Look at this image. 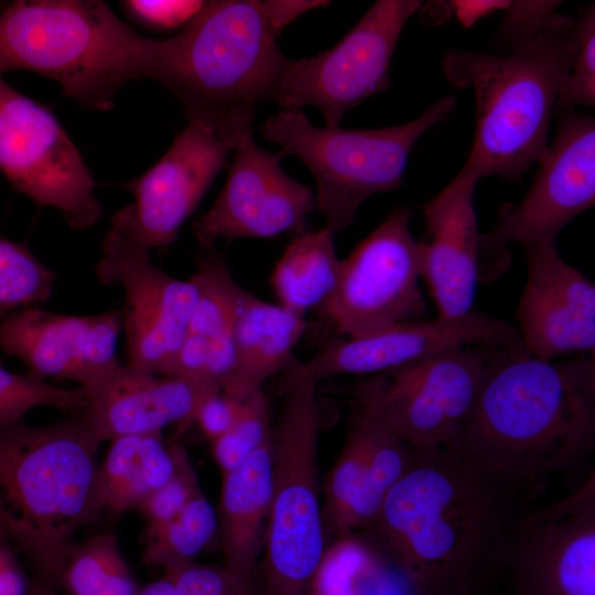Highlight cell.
I'll return each mask as SVG.
<instances>
[{
    "label": "cell",
    "mask_w": 595,
    "mask_h": 595,
    "mask_svg": "<svg viewBox=\"0 0 595 595\" xmlns=\"http://www.w3.org/2000/svg\"><path fill=\"white\" fill-rule=\"evenodd\" d=\"M372 524L412 595L498 593L516 532L545 484L456 447L414 450Z\"/></svg>",
    "instance_id": "6da1fadb"
},
{
    "label": "cell",
    "mask_w": 595,
    "mask_h": 595,
    "mask_svg": "<svg viewBox=\"0 0 595 595\" xmlns=\"http://www.w3.org/2000/svg\"><path fill=\"white\" fill-rule=\"evenodd\" d=\"M485 466L536 484L591 470L595 453L594 357L493 347L470 416L454 446Z\"/></svg>",
    "instance_id": "7a4b0ae2"
},
{
    "label": "cell",
    "mask_w": 595,
    "mask_h": 595,
    "mask_svg": "<svg viewBox=\"0 0 595 595\" xmlns=\"http://www.w3.org/2000/svg\"><path fill=\"white\" fill-rule=\"evenodd\" d=\"M322 0H215L164 39L155 82L188 121L213 129L232 151L252 137L256 107L272 101L289 62L282 30Z\"/></svg>",
    "instance_id": "3957f363"
},
{
    "label": "cell",
    "mask_w": 595,
    "mask_h": 595,
    "mask_svg": "<svg viewBox=\"0 0 595 595\" xmlns=\"http://www.w3.org/2000/svg\"><path fill=\"white\" fill-rule=\"evenodd\" d=\"M100 444L84 411L0 429V537L22 552L45 591L61 584L75 536L105 511Z\"/></svg>",
    "instance_id": "277c9868"
},
{
    "label": "cell",
    "mask_w": 595,
    "mask_h": 595,
    "mask_svg": "<svg viewBox=\"0 0 595 595\" xmlns=\"http://www.w3.org/2000/svg\"><path fill=\"white\" fill-rule=\"evenodd\" d=\"M577 48L576 20L556 12L504 53L450 50L442 72L475 100V133L462 169L479 180L517 181L548 147L550 122Z\"/></svg>",
    "instance_id": "5b68a950"
},
{
    "label": "cell",
    "mask_w": 595,
    "mask_h": 595,
    "mask_svg": "<svg viewBox=\"0 0 595 595\" xmlns=\"http://www.w3.org/2000/svg\"><path fill=\"white\" fill-rule=\"evenodd\" d=\"M162 45L99 0H19L0 13V74L39 73L97 110L129 80H154Z\"/></svg>",
    "instance_id": "8992f818"
},
{
    "label": "cell",
    "mask_w": 595,
    "mask_h": 595,
    "mask_svg": "<svg viewBox=\"0 0 595 595\" xmlns=\"http://www.w3.org/2000/svg\"><path fill=\"white\" fill-rule=\"evenodd\" d=\"M446 95L416 118L378 129L316 127L301 109L280 110L260 131L264 140L295 155L316 183V210L333 232L347 228L364 202L398 188L419 139L456 109Z\"/></svg>",
    "instance_id": "52a82bcc"
},
{
    "label": "cell",
    "mask_w": 595,
    "mask_h": 595,
    "mask_svg": "<svg viewBox=\"0 0 595 595\" xmlns=\"http://www.w3.org/2000/svg\"><path fill=\"white\" fill-rule=\"evenodd\" d=\"M316 387L304 381L284 392L272 433L273 485L263 538L261 595H310L325 554Z\"/></svg>",
    "instance_id": "ba28073f"
},
{
    "label": "cell",
    "mask_w": 595,
    "mask_h": 595,
    "mask_svg": "<svg viewBox=\"0 0 595 595\" xmlns=\"http://www.w3.org/2000/svg\"><path fill=\"white\" fill-rule=\"evenodd\" d=\"M491 349L459 347L374 375L356 386L357 404L414 450L454 447L470 416Z\"/></svg>",
    "instance_id": "9c48e42d"
},
{
    "label": "cell",
    "mask_w": 595,
    "mask_h": 595,
    "mask_svg": "<svg viewBox=\"0 0 595 595\" xmlns=\"http://www.w3.org/2000/svg\"><path fill=\"white\" fill-rule=\"evenodd\" d=\"M418 0H379L332 48L289 60L272 102L283 110L314 106L326 127H339L345 113L387 90L397 43Z\"/></svg>",
    "instance_id": "30bf717a"
},
{
    "label": "cell",
    "mask_w": 595,
    "mask_h": 595,
    "mask_svg": "<svg viewBox=\"0 0 595 595\" xmlns=\"http://www.w3.org/2000/svg\"><path fill=\"white\" fill-rule=\"evenodd\" d=\"M410 219L407 206L394 208L342 259L336 289L320 312L336 335L358 337L423 318L420 246Z\"/></svg>",
    "instance_id": "8fae6325"
},
{
    "label": "cell",
    "mask_w": 595,
    "mask_h": 595,
    "mask_svg": "<svg viewBox=\"0 0 595 595\" xmlns=\"http://www.w3.org/2000/svg\"><path fill=\"white\" fill-rule=\"evenodd\" d=\"M0 170L35 203L57 209L68 226L96 224L102 207L78 149L53 113L0 74Z\"/></svg>",
    "instance_id": "7c38bea8"
},
{
    "label": "cell",
    "mask_w": 595,
    "mask_h": 595,
    "mask_svg": "<svg viewBox=\"0 0 595 595\" xmlns=\"http://www.w3.org/2000/svg\"><path fill=\"white\" fill-rule=\"evenodd\" d=\"M96 274L104 284L123 288L127 365L163 376L187 333L198 285L156 268L150 249L113 225L102 239Z\"/></svg>",
    "instance_id": "4fadbf2b"
},
{
    "label": "cell",
    "mask_w": 595,
    "mask_h": 595,
    "mask_svg": "<svg viewBox=\"0 0 595 595\" xmlns=\"http://www.w3.org/2000/svg\"><path fill=\"white\" fill-rule=\"evenodd\" d=\"M505 595H595V472L543 509H531L509 549Z\"/></svg>",
    "instance_id": "5bb4252c"
},
{
    "label": "cell",
    "mask_w": 595,
    "mask_h": 595,
    "mask_svg": "<svg viewBox=\"0 0 595 595\" xmlns=\"http://www.w3.org/2000/svg\"><path fill=\"white\" fill-rule=\"evenodd\" d=\"M559 117L527 194L483 234L480 264L485 256H500L509 244L556 242L560 231L594 205V117L573 110Z\"/></svg>",
    "instance_id": "9a60e30c"
},
{
    "label": "cell",
    "mask_w": 595,
    "mask_h": 595,
    "mask_svg": "<svg viewBox=\"0 0 595 595\" xmlns=\"http://www.w3.org/2000/svg\"><path fill=\"white\" fill-rule=\"evenodd\" d=\"M518 344L517 329L489 315H437L332 342L306 361L296 360L281 375L280 387L284 392L300 382L317 385L337 375H379L459 347Z\"/></svg>",
    "instance_id": "2e32d148"
},
{
    "label": "cell",
    "mask_w": 595,
    "mask_h": 595,
    "mask_svg": "<svg viewBox=\"0 0 595 595\" xmlns=\"http://www.w3.org/2000/svg\"><path fill=\"white\" fill-rule=\"evenodd\" d=\"M234 151L219 195L193 224L199 246L208 249L217 240L298 236L306 231L307 218L316 209L315 193L283 171V155L261 149L253 137Z\"/></svg>",
    "instance_id": "e0dca14e"
},
{
    "label": "cell",
    "mask_w": 595,
    "mask_h": 595,
    "mask_svg": "<svg viewBox=\"0 0 595 595\" xmlns=\"http://www.w3.org/2000/svg\"><path fill=\"white\" fill-rule=\"evenodd\" d=\"M231 151L213 129L190 121L152 167L121 185L134 203L113 214L112 225L150 250L171 245Z\"/></svg>",
    "instance_id": "ac0fdd59"
},
{
    "label": "cell",
    "mask_w": 595,
    "mask_h": 595,
    "mask_svg": "<svg viewBox=\"0 0 595 595\" xmlns=\"http://www.w3.org/2000/svg\"><path fill=\"white\" fill-rule=\"evenodd\" d=\"M122 311L68 315L26 306L0 321V348L32 377L66 379L88 388L117 368Z\"/></svg>",
    "instance_id": "d6986e66"
},
{
    "label": "cell",
    "mask_w": 595,
    "mask_h": 595,
    "mask_svg": "<svg viewBox=\"0 0 595 595\" xmlns=\"http://www.w3.org/2000/svg\"><path fill=\"white\" fill-rule=\"evenodd\" d=\"M522 247L528 277L517 310L521 345L544 359L594 356V283L562 259L556 242Z\"/></svg>",
    "instance_id": "ffe728a7"
},
{
    "label": "cell",
    "mask_w": 595,
    "mask_h": 595,
    "mask_svg": "<svg viewBox=\"0 0 595 595\" xmlns=\"http://www.w3.org/2000/svg\"><path fill=\"white\" fill-rule=\"evenodd\" d=\"M477 182L461 169L423 207L425 237L419 240L422 279L439 316L472 312L480 278L483 236L474 205Z\"/></svg>",
    "instance_id": "44dd1931"
},
{
    "label": "cell",
    "mask_w": 595,
    "mask_h": 595,
    "mask_svg": "<svg viewBox=\"0 0 595 595\" xmlns=\"http://www.w3.org/2000/svg\"><path fill=\"white\" fill-rule=\"evenodd\" d=\"M83 391L87 401L84 414L100 443L127 435L162 433L169 425L184 431L195 422L204 400L221 392L121 364Z\"/></svg>",
    "instance_id": "7402d4cb"
},
{
    "label": "cell",
    "mask_w": 595,
    "mask_h": 595,
    "mask_svg": "<svg viewBox=\"0 0 595 595\" xmlns=\"http://www.w3.org/2000/svg\"><path fill=\"white\" fill-rule=\"evenodd\" d=\"M305 325L304 317L245 291L232 333L234 369L221 392L244 400L270 377L286 371L296 361L293 351Z\"/></svg>",
    "instance_id": "603a6c76"
},
{
    "label": "cell",
    "mask_w": 595,
    "mask_h": 595,
    "mask_svg": "<svg viewBox=\"0 0 595 595\" xmlns=\"http://www.w3.org/2000/svg\"><path fill=\"white\" fill-rule=\"evenodd\" d=\"M271 435L238 467L223 475L218 529L224 566L253 581L263 548L272 485Z\"/></svg>",
    "instance_id": "cb8c5ba5"
},
{
    "label": "cell",
    "mask_w": 595,
    "mask_h": 595,
    "mask_svg": "<svg viewBox=\"0 0 595 595\" xmlns=\"http://www.w3.org/2000/svg\"><path fill=\"white\" fill-rule=\"evenodd\" d=\"M110 443L99 466V488L104 509L118 515L138 509L172 478L175 456L162 433L127 435Z\"/></svg>",
    "instance_id": "d4e9b609"
},
{
    "label": "cell",
    "mask_w": 595,
    "mask_h": 595,
    "mask_svg": "<svg viewBox=\"0 0 595 595\" xmlns=\"http://www.w3.org/2000/svg\"><path fill=\"white\" fill-rule=\"evenodd\" d=\"M333 232L327 227L304 231L293 238L275 263L271 285L278 304L304 317L318 311L332 298L340 261Z\"/></svg>",
    "instance_id": "484cf974"
},
{
    "label": "cell",
    "mask_w": 595,
    "mask_h": 595,
    "mask_svg": "<svg viewBox=\"0 0 595 595\" xmlns=\"http://www.w3.org/2000/svg\"><path fill=\"white\" fill-rule=\"evenodd\" d=\"M191 278L198 285L199 296L186 334L207 344L208 377L212 381L223 383L234 369L232 333L245 290L215 255L202 257L197 271Z\"/></svg>",
    "instance_id": "4316f807"
},
{
    "label": "cell",
    "mask_w": 595,
    "mask_h": 595,
    "mask_svg": "<svg viewBox=\"0 0 595 595\" xmlns=\"http://www.w3.org/2000/svg\"><path fill=\"white\" fill-rule=\"evenodd\" d=\"M323 516L339 538L369 528L377 518L369 497L365 434L357 413L325 480Z\"/></svg>",
    "instance_id": "83f0119b"
},
{
    "label": "cell",
    "mask_w": 595,
    "mask_h": 595,
    "mask_svg": "<svg viewBox=\"0 0 595 595\" xmlns=\"http://www.w3.org/2000/svg\"><path fill=\"white\" fill-rule=\"evenodd\" d=\"M217 530L218 515L201 491L169 521L145 528L142 560L165 573L174 572L193 563Z\"/></svg>",
    "instance_id": "f1b7e54d"
},
{
    "label": "cell",
    "mask_w": 595,
    "mask_h": 595,
    "mask_svg": "<svg viewBox=\"0 0 595 595\" xmlns=\"http://www.w3.org/2000/svg\"><path fill=\"white\" fill-rule=\"evenodd\" d=\"M61 584L68 595H139V587L112 533H100L75 547Z\"/></svg>",
    "instance_id": "f546056e"
},
{
    "label": "cell",
    "mask_w": 595,
    "mask_h": 595,
    "mask_svg": "<svg viewBox=\"0 0 595 595\" xmlns=\"http://www.w3.org/2000/svg\"><path fill=\"white\" fill-rule=\"evenodd\" d=\"M55 273L26 246L0 238V312L47 301Z\"/></svg>",
    "instance_id": "4dcf8cb0"
},
{
    "label": "cell",
    "mask_w": 595,
    "mask_h": 595,
    "mask_svg": "<svg viewBox=\"0 0 595 595\" xmlns=\"http://www.w3.org/2000/svg\"><path fill=\"white\" fill-rule=\"evenodd\" d=\"M83 389L56 387L30 375H18L0 366V429L23 421L35 407H52L76 413L86 408Z\"/></svg>",
    "instance_id": "1f68e13d"
},
{
    "label": "cell",
    "mask_w": 595,
    "mask_h": 595,
    "mask_svg": "<svg viewBox=\"0 0 595 595\" xmlns=\"http://www.w3.org/2000/svg\"><path fill=\"white\" fill-rule=\"evenodd\" d=\"M270 435L268 400L260 389L242 400L232 426L212 441L213 456L223 475L242 464Z\"/></svg>",
    "instance_id": "d6a6232c"
},
{
    "label": "cell",
    "mask_w": 595,
    "mask_h": 595,
    "mask_svg": "<svg viewBox=\"0 0 595 595\" xmlns=\"http://www.w3.org/2000/svg\"><path fill=\"white\" fill-rule=\"evenodd\" d=\"M351 537L340 538L335 548L325 551L310 595H357L364 578L380 563L365 544Z\"/></svg>",
    "instance_id": "836d02e7"
},
{
    "label": "cell",
    "mask_w": 595,
    "mask_h": 595,
    "mask_svg": "<svg viewBox=\"0 0 595 595\" xmlns=\"http://www.w3.org/2000/svg\"><path fill=\"white\" fill-rule=\"evenodd\" d=\"M576 20L577 48L571 72L560 94L559 112L595 105V6L580 8Z\"/></svg>",
    "instance_id": "e575fe53"
},
{
    "label": "cell",
    "mask_w": 595,
    "mask_h": 595,
    "mask_svg": "<svg viewBox=\"0 0 595 595\" xmlns=\"http://www.w3.org/2000/svg\"><path fill=\"white\" fill-rule=\"evenodd\" d=\"M175 473L161 488L152 493L138 510L147 519V528L160 526L175 517L202 491L196 474L181 445H173Z\"/></svg>",
    "instance_id": "d590c367"
},
{
    "label": "cell",
    "mask_w": 595,
    "mask_h": 595,
    "mask_svg": "<svg viewBox=\"0 0 595 595\" xmlns=\"http://www.w3.org/2000/svg\"><path fill=\"white\" fill-rule=\"evenodd\" d=\"M165 575L176 595H255L252 581L239 577L224 565L193 562Z\"/></svg>",
    "instance_id": "8d00e7d4"
},
{
    "label": "cell",
    "mask_w": 595,
    "mask_h": 595,
    "mask_svg": "<svg viewBox=\"0 0 595 595\" xmlns=\"http://www.w3.org/2000/svg\"><path fill=\"white\" fill-rule=\"evenodd\" d=\"M560 1H511L506 11L495 44L504 53L542 30L558 12Z\"/></svg>",
    "instance_id": "74e56055"
},
{
    "label": "cell",
    "mask_w": 595,
    "mask_h": 595,
    "mask_svg": "<svg viewBox=\"0 0 595 595\" xmlns=\"http://www.w3.org/2000/svg\"><path fill=\"white\" fill-rule=\"evenodd\" d=\"M205 1H123L127 11L142 23L163 30L187 24L203 8Z\"/></svg>",
    "instance_id": "f35d334b"
},
{
    "label": "cell",
    "mask_w": 595,
    "mask_h": 595,
    "mask_svg": "<svg viewBox=\"0 0 595 595\" xmlns=\"http://www.w3.org/2000/svg\"><path fill=\"white\" fill-rule=\"evenodd\" d=\"M242 400H237L223 392L208 397L201 404L195 422L212 442L225 434L237 420Z\"/></svg>",
    "instance_id": "ab89813d"
},
{
    "label": "cell",
    "mask_w": 595,
    "mask_h": 595,
    "mask_svg": "<svg viewBox=\"0 0 595 595\" xmlns=\"http://www.w3.org/2000/svg\"><path fill=\"white\" fill-rule=\"evenodd\" d=\"M357 595H412L401 575L381 562L361 582Z\"/></svg>",
    "instance_id": "60d3db41"
},
{
    "label": "cell",
    "mask_w": 595,
    "mask_h": 595,
    "mask_svg": "<svg viewBox=\"0 0 595 595\" xmlns=\"http://www.w3.org/2000/svg\"><path fill=\"white\" fill-rule=\"evenodd\" d=\"M25 580L19 562L10 549L0 540V595H24Z\"/></svg>",
    "instance_id": "b9f144b4"
},
{
    "label": "cell",
    "mask_w": 595,
    "mask_h": 595,
    "mask_svg": "<svg viewBox=\"0 0 595 595\" xmlns=\"http://www.w3.org/2000/svg\"><path fill=\"white\" fill-rule=\"evenodd\" d=\"M8 4L6 2L0 1V13L6 9Z\"/></svg>",
    "instance_id": "7bdbcfd3"
},
{
    "label": "cell",
    "mask_w": 595,
    "mask_h": 595,
    "mask_svg": "<svg viewBox=\"0 0 595 595\" xmlns=\"http://www.w3.org/2000/svg\"><path fill=\"white\" fill-rule=\"evenodd\" d=\"M486 595H500L499 593L486 594Z\"/></svg>",
    "instance_id": "ee69618b"
},
{
    "label": "cell",
    "mask_w": 595,
    "mask_h": 595,
    "mask_svg": "<svg viewBox=\"0 0 595 595\" xmlns=\"http://www.w3.org/2000/svg\"><path fill=\"white\" fill-rule=\"evenodd\" d=\"M41 595H48V592H47V591H45V593H43V594H41Z\"/></svg>",
    "instance_id": "f6af8a7d"
}]
</instances>
